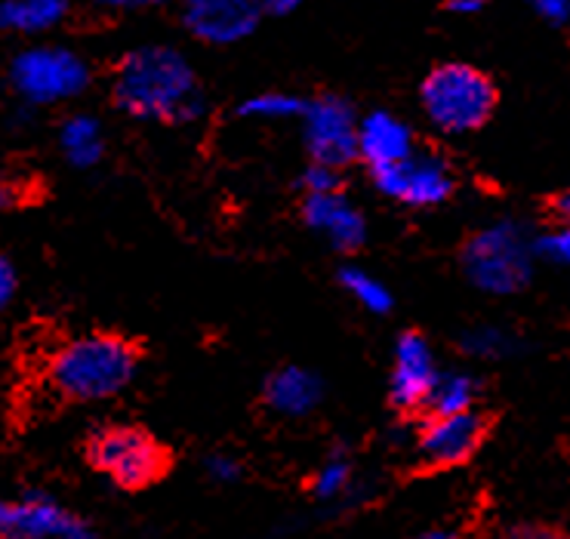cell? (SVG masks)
I'll return each instance as SVG.
<instances>
[{
	"label": "cell",
	"instance_id": "cell-12",
	"mask_svg": "<svg viewBox=\"0 0 570 539\" xmlns=\"http://www.w3.org/2000/svg\"><path fill=\"white\" fill-rule=\"evenodd\" d=\"M435 380L438 370L429 342L420 333H404L395 349V367H392V404L401 410L425 408Z\"/></svg>",
	"mask_w": 570,
	"mask_h": 539
},
{
	"label": "cell",
	"instance_id": "cell-15",
	"mask_svg": "<svg viewBox=\"0 0 570 539\" xmlns=\"http://www.w3.org/2000/svg\"><path fill=\"white\" fill-rule=\"evenodd\" d=\"M266 401L278 413L303 416L321 401V382L299 367L278 370L266 385Z\"/></svg>",
	"mask_w": 570,
	"mask_h": 539
},
{
	"label": "cell",
	"instance_id": "cell-34",
	"mask_svg": "<svg viewBox=\"0 0 570 539\" xmlns=\"http://www.w3.org/2000/svg\"><path fill=\"white\" fill-rule=\"evenodd\" d=\"M0 539H10V537H3V533H0Z\"/></svg>",
	"mask_w": 570,
	"mask_h": 539
},
{
	"label": "cell",
	"instance_id": "cell-1",
	"mask_svg": "<svg viewBox=\"0 0 570 539\" xmlns=\"http://www.w3.org/2000/svg\"><path fill=\"white\" fill-rule=\"evenodd\" d=\"M115 99L136 118L155 120H188L200 108L195 71L167 47H142L127 56L118 68Z\"/></svg>",
	"mask_w": 570,
	"mask_h": 539
},
{
	"label": "cell",
	"instance_id": "cell-25",
	"mask_svg": "<svg viewBox=\"0 0 570 539\" xmlns=\"http://www.w3.org/2000/svg\"><path fill=\"white\" fill-rule=\"evenodd\" d=\"M533 10L549 22H564L570 16V0H531Z\"/></svg>",
	"mask_w": 570,
	"mask_h": 539
},
{
	"label": "cell",
	"instance_id": "cell-24",
	"mask_svg": "<svg viewBox=\"0 0 570 539\" xmlns=\"http://www.w3.org/2000/svg\"><path fill=\"white\" fill-rule=\"evenodd\" d=\"M500 539H570V533L549 525H518L509 527Z\"/></svg>",
	"mask_w": 570,
	"mask_h": 539
},
{
	"label": "cell",
	"instance_id": "cell-31",
	"mask_svg": "<svg viewBox=\"0 0 570 539\" xmlns=\"http://www.w3.org/2000/svg\"><path fill=\"white\" fill-rule=\"evenodd\" d=\"M106 7H124V10H134V7H151L158 0H102Z\"/></svg>",
	"mask_w": 570,
	"mask_h": 539
},
{
	"label": "cell",
	"instance_id": "cell-7",
	"mask_svg": "<svg viewBox=\"0 0 570 539\" xmlns=\"http://www.w3.org/2000/svg\"><path fill=\"white\" fill-rule=\"evenodd\" d=\"M376 188L389 198L411 207H435L453 192V176L448 164L435 155H407L399 164L373 170Z\"/></svg>",
	"mask_w": 570,
	"mask_h": 539
},
{
	"label": "cell",
	"instance_id": "cell-22",
	"mask_svg": "<svg viewBox=\"0 0 570 539\" xmlns=\"http://www.w3.org/2000/svg\"><path fill=\"white\" fill-rule=\"evenodd\" d=\"M303 185L308 188V195H321V192H340L336 170H333V167H324V164H312V167L305 170Z\"/></svg>",
	"mask_w": 570,
	"mask_h": 539
},
{
	"label": "cell",
	"instance_id": "cell-29",
	"mask_svg": "<svg viewBox=\"0 0 570 539\" xmlns=\"http://www.w3.org/2000/svg\"><path fill=\"white\" fill-rule=\"evenodd\" d=\"M299 3H303V0H266V10L284 16V13H293Z\"/></svg>",
	"mask_w": 570,
	"mask_h": 539
},
{
	"label": "cell",
	"instance_id": "cell-6",
	"mask_svg": "<svg viewBox=\"0 0 570 539\" xmlns=\"http://www.w3.org/2000/svg\"><path fill=\"white\" fill-rule=\"evenodd\" d=\"M465 268L478 287L493 293H512L528 281V247L521 241L515 225H497L469 244L465 251Z\"/></svg>",
	"mask_w": 570,
	"mask_h": 539
},
{
	"label": "cell",
	"instance_id": "cell-19",
	"mask_svg": "<svg viewBox=\"0 0 570 539\" xmlns=\"http://www.w3.org/2000/svg\"><path fill=\"white\" fill-rule=\"evenodd\" d=\"M340 281H343V287L348 290L364 308H371V312H389V308H392V296H389V290H385L376 277L364 275L358 268H345L343 275H340Z\"/></svg>",
	"mask_w": 570,
	"mask_h": 539
},
{
	"label": "cell",
	"instance_id": "cell-13",
	"mask_svg": "<svg viewBox=\"0 0 570 539\" xmlns=\"http://www.w3.org/2000/svg\"><path fill=\"white\" fill-rule=\"evenodd\" d=\"M305 223L331 237L336 251H355L364 244V219L361 213L340 195V192H321L305 198Z\"/></svg>",
	"mask_w": 570,
	"mask_h": 539
},
{
	"label": "cell",
	"instance_id": "cell-23",
	"mask_svg": "<svg viewBox=\"0 0 570 539\" xmlns=\"http://www.w3.org/2000/svg\"><path fill=\"white\" fill-rule=\"evenodd\" d=\"M540 251H543L546 256H552L556 263L570 265V225L558 228L552 235H546L543 241H540Z\"/></svg>",
	"mask_w": 570,
	"mask_h": 539
},
{
	"label": "cell",
	"instance_id": "cell-32",
	"mask_svg": "<svg viewBox=\"0 0 570 539\" xmlns=\"http://www.w3.org/2000/svg\"><path fill=\"white\" fill-rule=\"evenodd\" d=\"M556 213L561 216V223L570 225V192H564V195L556 200Z\"/></svg>",
	"mask_w": 570,
	"mask_h": 539
},
{
	"label": "cell",
	"instance_id": "cell-2",
	"mask_svg": "<svg viewBox=\"0 0 570 539\" xmlns=\"http://www.w3.org/2000/svg\"><path fill=\"white\" fill-rule=\"evenodd\" d=\"M139 352L130 340L115 333H94L66 342L50 357V385L66 401H106L134 380Z\"/></svg>",
	"mask_w": 570,
	"mask_h": 539
},
{
	"label": "cell",
	"instance_id": "cell-8",
	"mask_svg": "<svg viewBox=\"0 0 570 539\" xmlns=\"http://www.w3.org/2000/svg\"><path fill=\"white\" fill-rule=\"evenodd\" d=\"M305 143L315 164L343 167L358 155V120L343 99H318L305 106Z\"/></svg>",
	"mask_w": 570,
	"mask_h": 539
},
{
	"label": "cell",
	"instance_id": "cell-33",
	"mask_svg": "<svg viewBox=\"0 0 570 539\" xmlns=\"http://www.w3.org/2000/svg\"><path fill=\"white\" fill-rule=\"evenodd\" d=\"M420 539H453V537H448V533H429V537H420Z\"/></svg>",
	"mask_w": 570,
	"mask_h": 539
},
{
	"label": "cell",
	"instance_id": "cell-4",
	"mask_svg": "<svg viewBox=\"0 0 570 539\" xmlns=\"http://www.w3.org/2000/svg\"><path fill=\"white\" fill-rule=\"evenodd\" d=\"M420 99L438 130L472 133L493 115L497 90L478 68L448 62L423 80Z\"/></svg>",
	"mask_w": 570,
	"mask_h": 539
},
{
	"label": "cell",
	"instance_id": "cell-20",
	"mask_svg": "<svg viewBox=\"0 0 570 539\" xmlns=\"http://www.w3.org/2000/svg\"><path fill=\"white\" fill-rule=\"evenodd\" d=\"M305 106L293 96L284 92H266V96H256L250 102H244L240 115L247 118H293V115H303Z\"/></svg>",
	"mask_w": 570,
	"mask_h": 539
},
{
	"label": "cell",
	"instance_id": "cell-9",
	"mask_svg": "<svg viewBox=\"0 0 570 539\" xmlns=\"http://www.w3.org/2000/svg\"><path fill=\"white\" fill-rule=\"evenodd\" d=\"M488 422L475 410L448 413V416H429L420 434V460L429 469H453L463 465L484 441Z\"/></svg>",
	"mask_w": 570,
	"mask_h": 539
},
{
	"label": "cell",
	"instance_id": "cell-26",
	"mask_svg": "<svg viewBox=\"0 0 570 539\" xmlns=\"http://www.w3.org/2000/svg\"><path fill=\"white\" fill-rule=\"evenodd\" d=\"M13 293H16L13 265H10L7 259H3V256H0V308H3V305L13 300Z\"/></svg>",
	"mask_w": 570,
	"mask_h": 539
},
{
	"label": "cell",
	"instance_id": "cell-16",
	"mask_svg": "<svg viewBox=\"0 0 570 539\" xmlns=\"http://www.w3.org/2000/svg\"><path fill=\"white\" fill-rule=\"evenodd\" d=\"M66 10V0H0V28L35 35L53 28Z\"/></svg>",
	"mask_w": 570,
	"mask_h": 539
},
{
	"label": "cell",
	"instance_id": "cell-10",
	"mask_svg": "<svg viewBox=\"0 0 570 539\" xmlns=\"http://www.w3.org/2000/svg\"><path fill=\"white\" fill-rule=\"evenodd\" d=\"M0 533L10 539H94L80 518L43 497L0 502Z\"/></svg>",
	"mask_w": 570,
	"mask_h": 539
},
{
	"label": "cell",
	"instance_id": "cell-18",
	"mask_svg": "<svg viewBox=\"0 0 570 539\" xmlns=\"http://www.w3.org/2000/svg\"><path fill=\"white\" fill-rule=\"evenodd\" d=\"M62 148L78 167H90L102 155V133L94 118H71L62 127Z\"/></svg>",
	"mask_w": 570,
	"mask_h": 539
},
{
	"label": "cell",
	"instance_id": "cell-30",
	"mask_svg": "<svg viewBox=\"0 0 570 539\" xmlns=\"http://www.w3.org/2000/svg\"><path fill=\"white\" fill-rule=\"evenodd\" d=\"M210 469L219 474V478H235V474H238V465H232V462L226 460H213Z\"/></svg>",
	"mask_w": 570,
	"mask_h": 539
},
{
	"label": "cell",
	"instance_id": "cell-27",
	"mask_svg": "<svg viewBox=\"0 0 570 539\" xmlns=\"http://www.w3.org/2000/svg\"><path fill=\"white\" fill-rule=\"evenodd\" d=\"M22 200V192H19V185L7 183V179H0V213L10 210Z\"/></svg>",
	"mask_w": 570,
	"mask_h": 539
},
{
	"label": "cell",
	"instance_id": "cell-11",
	"mask_svg": "<svg viewBox=\"0 0 570 539\" xmlns=\"http://www.w3.org/2000/svg\"><path fill=\"white\" fill-rule=\"evenodd\" d=\"M263 10L266 0H186V26L200 40L235 43L250 35Z\"/></svg>",
	"mask_w": 570,
	"mask_h": 539
},
{
	"label": "cell",
	"instance_id": "cell-14",
	"mask_svg": "<svg viewBox=\"0 0 570 539\" xmlns=\"http://www.w3.org/2000/svg\"><path fill=\"white\" fill-rule=\"evenodd\" d=\"M358 155L371 164V170L399 164L407 155H413L411 130L395 115L373 111L358 127Z\"/></svg>",
	"mask_w": 570,
	"mask_h": 539
},
{
	"label": "cell",
	"instance_id": "cell-3",
	"mask_svg": "<svg viewBox=\"0 0 570 539\" xmlns=\"http://www.w3.org/2000/svg\"><path fill=\"white\" fill-rule=\"evenodd\" d=\"M87 462L124 490H146L170 472L167 444L139 425H106L90 434Z\"/></svg>",
	"mask_w": 570,
	"mask_h": 539
},
{
	"label": "cell",
	"instance_id": "cell-28",
	"mask_svg": "<svg viewBox=\"0 0 570 539\" xmlns=\"http://www.w3.org/2000/svg\"><path fill=\"white\" fill-rule=\"evenodd\" d=\"M448 7H451L453 13L472 16V13H478V10H481V7H484V0H451V3H448Z\"/></svg>",
	"mask_w": 570,
	"mask_h": 539
},
{
	"label": "cell",
	"instance_id": "cell-21",
	"mask_svg": "<svg viewBox=\"0 0 570 539\" xmlns=\"http://www.w3.org/2000/svg\"><path fill=\"white\" fill-rule=\"evenodd\" d=\"M345 481H348V465H345L343 460L327 462V465L321 469L318 481H315V493H318V497H336L345 487Z\"/></svg>",
	"mask_w": 570,
	"mask_h": 539
},
{
	"label": "cell",
	"instance_id": "cell-17",
	"mask_svg": "<svg viewBox=\"0 0 570 539\" xmlns=\"http://www.w3.org/2000/svg\"><path fill=\"white\" fill-rule=\"evenodd\" d=\"M472 401H475V385L469 376H460V373H438L435 385L429 392V401H425V410L432 416H448V413H463V410H472Z\"/></svg>",
	"mask_w": 570,
	"mask_h": 539
},
{
	"label": "cell",
	"instance_id": "cell-5",
	"mask_svg": "<svg viewBox=\"0 0 570 539\" xmlns=\"http://www.w3.org/2000/svg\"><path fill=\"white\" fill-rule=\"evenodd\" d=\"M90 80L83 59L59 47H35L16 56L13 84L31 102H62L78 96Z\"/></svg>",
	"mask_w": 570,
	"mask_h": 539
}]
</instances>
